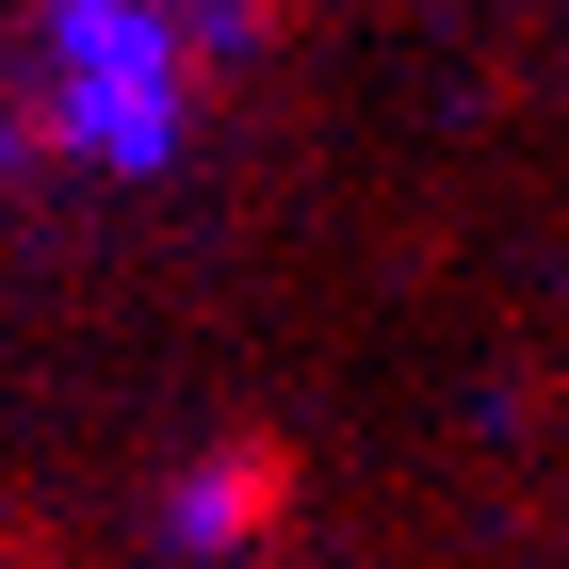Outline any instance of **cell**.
Listing matches in <instances>:
<instances>
[{"label": "cell", "instance_id": "cell-1", "mask_svg": "<svg viewBox=\"0 0 569 569\" xmlns=\"http://www.w3.org/2000/svg\"><path fill=\"white\" fill-rule=\"evenodd\" d=\"M277 505H293V456H277V439H228V456L179 472V537H196V553H261Z\"/></svg>", "mask_w": 569, "mask_h": 569}]
</instances>
